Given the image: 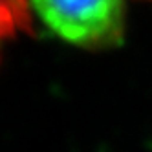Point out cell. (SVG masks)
Returning a JSON list of instances; mask_svg holds the SVG:
<instances>
[{
    "instance_id": "1",
    "label": "cell",
    "mask_w": 152,
    "mask_h": 152,
    "mask_svg": "<svg viewBox=\"0 0 152 152\" xmlns=\"http://www.w3.org/2000/svg\"><path fill=\"white\" fill-rule=\"evenodd\" d=\"M55 37L83 50H110L123 42L126 0H28Z\"/></svg>"
},
{
    "instance_id": "2",
    "label": "cell",
    "mask_w": 152,
    "mask_h": 152,
    "mask_svg": "<svg viewBox=\"0 0 152 152\" xmlns=\"http://www.w3.org/2000/svg\"><path fill=\"white\" fill-rule=\"evenodd\" d=\"M31 7L28 0H0V50L4 42L20 31L31 29Z\"/></svg>"
}]
</instances>
